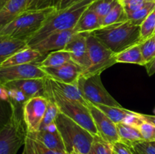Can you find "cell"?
<instances>
[{"instance_id": "1", "label": "cell", "mask_w": 155, "mask_h": 154, "mask_svg": "<svg viewBox=\"0 0 155 154\" xmlns=\"http://www.w3.org/2000/svg\"><path fill=\"white\" fill-rule=\"evenodd\" d=\"M95 0H81L64 9H55L46 19L42 28L27 42L30 47L39 43L48 35L75 27L83 12Z\"/></svg>"}, {"instance_id": "2", "label": "cell", "mask_w": 155, "mask_h": 154, "mask_svg": "<svg viewBox=\"0 0 155 154\" xmlns=\"http://www.w3.org/2000/svg\"><path fill=\"white\" fill-rule=\"evenodd\" d=\"M115 54L142 42L140 26L130 21L101 27L90 33Z\"/></svg>"}, {"instance_id": "3", "label": "cell", "mask_w": 155, "mask_h": 154, "mask_svg": "<svg viewBox=\"0 0 155 154\" xmlns=\"http://www.w3.org/2000/svg\"><path fill=\"white\" fill-rule=\"evenodd\" d=\"M55 125L63 140L67 153L78 152L89 154L95 136L61 113H59L56 118Z\"/></svg>"}, {"instance_id": "4", "label": "cell", "mask_w": 155, "mask_h": 154, "mask_svg": "<svg viewBox=\"0 0 155 154\" xmlns=\"http://www.w3.org/2000/svg\"><path fill=\"white\" fill-rule=\"evenodd\" d=\"M56 8L26 10L0 30V35L28 42Z\"/></svg>"}, {"instance_id": "5", "label": "cell", "mask_w": 155, "mask_h": 154, "mask_svg": "<svg viewBox=\"0 0 155 154\" xmlns=\"http://www.w3.org/2000/svg\"><path fill=\"white\" fill-rule=\"evenodd\" d=\"M45 98L51 100L57 105L60 113L75 121L92 135L98 136V131L87 106L78 101L69 99L61 95L50 85L47 76L45 78Z\"/></svg>"}, {"instance_id": "6", "label": "cell", "mask_w": 155, "mask_h": 154, "mask_svg": "<svg viewBox=\"0 0 155 154\" xmlns=\"http://www.w3.org/2000/svg\"><path fill=\"white\" fill-rule=\"evenodd\" d=\"M12 113L8 122L0 128V154H17L24 145L27 128L20 110L22 107L9 102Z\"/></svg>"}, {"instance_id": "7", "label": "cell", "mask_w": 155, "mask_h": 154, "mask_svg": "<svg viewBox=\"0 0 155 154\" xmlns=\"http://www.w3.org/2000/svg\"><path fill=\"white\" fill-rule=\"evenodd\" d=\"M76 85L80 89L85 100L94 105L102 104L122 107L104 88L101 82V74L90 75H81Z\"/></svg>"}, {"instance_id": "8", "label": "cell", "mask_w": 155, "mask_h": 154, "mask_svg": "<svg viewBox=\"0 0 155 154\" xmlns=\"http://www.w3.org/2000/svg\"><path fill=\"white\" fill-rule=\"evenodd\" d=\"M87 46L91 66L83 75L101 74L103 71L115 63V54L110 51L99 39L91 33L87 35Z\"/></svg>"}, {"instance_id": "9", "label": "cell", "mask_w": 155, "mask_h": 154, "mask_svg": "<svg viewBox=\"0 0 155 154\" xmlns=\"http://www.w3.org/2000/svg\"><path fill=\"white\" fill-rule=\"evenodd\" d=\"M48 104V100L44 96L30 98L24 103L22 107V116L27 132H36L40 129Z\"/></svg>"}, {"instance_id": "10", "label": "cell", "mask_w": 155, "mask_h": 154, "mask_svg": "<svg viewBox=\"0 0 155 154\" xmlns=\"http://www.w3.org/2000/svg\"><path fill=\"white\" fill-rule=\"evenodd\" d=\"M46 73L36 63L0 67V84L16 80L45 78Z\"/></svg>"}, {"instance_id": "11", "label": "cell", "mask_w": 155, "mask_h": 154, "mask_svg": "<svg viewBox=\"0 0 155 154\" xmlns=\"http://www.w3.org/2000/svg\"><path fill=\"white\" fill-rule=\"evenodd\" d=\"M87 107L98 131V136L111 145L120 141L116 124L94 104L88 102Z\"/></svg>"}, {"instance_id": "12", "label": "cell", "mask_w": 155, "mask_h": 154, "mask_svg": "<svg viewBox=\"0 0 155 154\" xmlns=\"http://www.w3.org/2000/svg\"><path fill=\"white\" fill-rule=\"evenodd\" d=\"M88 33H75L64 48L69 52L71 60L82 68L83 74L87 72L91 66L86 40Z\"/></svg>"}, {"instance_id": "13", "label": "cell", "mask_w": 155, "mask_h": 154, "mask_svg": "<svg viewBox=\"0 0 155 154\" xmlns=\"http://www.w3.org/2000/svg\"><path fill=\"white\" fill-rule=\"evenodd\" d=\"M75 33H77L74 28L64 31L56 32L48 35L43 40L31 47L38 50L45 57L50 52L63 50Z\"/></svg>"}, {"instance_id": "14", "label": "cell", "mask_w": 155, "mask_h": 154, "mask_svg": "<svg viewBox=\"0 0 155 154\" xmlns=\"http://www.w3.org/2000/svg\"><path fill=\"white\" fill-rule=\"evenodd\" d=\"M42 69L46 73L48 78L71 85H77L79 78L83 74L82 68L74 63L72 60L58 67Z\"/></svg>"}, {"instance_id": "15", "label": "cell", "mask_w": 155, "mask_h": 154, "mask_svg": "<svg viewBox=\"0 0 155 154\" xmlns=\"http://www.w3.org/2000/svg\"><path fill=\"white\" fill-rule=\"evenodd\" d=\"M8 88H16L21 91L28 99L34 97L45 96V78L27 79L16 80L3 85Z\"/></svg>"}, {"instance_id": "16", "label": "cell", "mask_w": 155, "mask_h": 154, "mask_svg": "<svg viewBox=\"0 0 155 154\" xmlns=\"http://www.w3.org/2000/svg\"><path fill=\"white\" fill-rule=\"evenodd\" d=\"M44 57L45 56L42 55L38 50L27 46L12 54L5 61L3 62L0 67L36 63L42 60Z\"/></svg>"}, {"instance_id": "17", "label": "cell", "mask_w": 155, "mask_h": 154, "mask_svg": "<svg viewBox=\"0 0 155 154\" xmlns=\"http://www.w3.org/2000/svg\"><path fill=\"white\" fill-rule=\"evenodd\" d=\"M27 134L37 140L49 149L59 152H67L63 140L58 131L51 132L47 130H39L36 132H27Z\"/></svg>"}, {"instance_id": "18", "label": "cell", "mask_w": 155, "mask_h": 154, "mask_svg": "<svg viewBox=\"0 0 155 154\" xmlns=\"http://www.w3.org/2000/svg\"><path fill=\"white\" fill-rule=\"evenodd\" d=\"M27 0H8L0 9V30L26 11Z\"/></svg>"}, {"instance_id": "19", "label": "cell", "mask_w": 155, "mask_h": 154, "mask_svg": "<svg viewBox=\"0 0 155 154\" xmlns=\"http://www.w3.org/2000/svg\"><path fill=\"white\" fill-rule=\"evenodd\" d=\"M27 46L26 41L0 35V66L12 54Z\"/></svg>"}, {"instance_id": "20", "label": "cell", "mask_w": 155, "mask_h": 154, "mask_svg": "<svg viewBox=\"0 0 155 154\" xmlns=\"http://www.w3.org/2000/svg\"><path fill=\"white\" fill-rule=\"evenodd\" d=\"M101 27V20L98 15L89 7L81 15L77 25L74 27V30L77 33H90Z\"/></svg>"}, {"instance_id": "21", "label": "cell", "mask_w": 155, "mask_h": 154, "mask_svg": "<svg viewBox=\"0 0 155 154\" xmlns=\"http://www.w3.org/2000/svg\"><path fill=\"white\" fill-rule=\"evenodd\" d=\"M120 141L133 148L136 143L144 141L140 131L136 127L124 122L116 124Z\"/></svg>"}, {"instance_id": "22", "label": "cell", "mask_w": 155, "mask_h": 154, "mask_svg": "<svg viewBox=\"0 0 155 154\" xmlns=\"http://www.w3.org/2000/svg\"><path fill=\"white\" fill-rule=\"evenodd\" d=\"M47 78H48L50 85L64 97L71 100L78 101V102L81 103L86 106L88 105V101L85 100V98H83L81 92H80V89L76 85L68 84V83L56 81L52 79L48 78V76H47Z\"/></svg>"}, {"instance_id": "23", "label": "cell", "mask_w": 155, "mask_h": 154, "mask_svg": "<svg viewBox=\"0 0 155 154\" xmlns=\"http://www.w3.org/2000/svg\"><path fill=\"white\" fill-rule=\"evenodd\" d=\"M140 44L130 47L115 54V60L117 63H134L139 66H145L146 63L142 56Z\"/></svg>"}, {"instance_id": "24", "label": "cell", "mask_w": 155, "mask_h": 154, "mask_svg": "<svg viewBox=\"0 0 155 154\" xmlns=\"http://www.w3.org/2000/svg\"><path fill=\"white\" fill-rule=\"evenodd\" d=\"M71 60L69 52L64 49L50 52L39 62H36V65L40 68L58 67Z\"/></svg>"}, {"instance_id": "25", "label": "cell", "mask_w": 155, "mask_h": 154, "mask_svg": "<svg viewBox=\"0 0 155 154\" xmlns=\"http://www.w3.org/2000/svg\"><path fill=\"white\" fill-rule=\"evenodd\" d=\"M24 146V150H25L27 154H68L67 152H59L49 149L27 134L26 136Z\"/></svg>"}, {"instance_id": "26", "label": "cell", "mask_w": 155, "mask_h": 154, "mask_svg": "<svg viewBox=\"0 0 155 154\" xmlns=\"http://www.w3.org/2000/svg\"><path fill=\"white\" fill-rule=\"evenodd\" d=\"M128 21L127 14L124 8L118 1V3L110 11L101 21V27H107L118 23L126 22Z\"/></svg>"}, {"instance_id": "27", "label": "cell", "mask_w": 155, "mask_h": 154, "mask_svg": "<svg viewBox=\"0 0 155 154\" xmlns=\"http://www.w3.org/2000/svg\"><path fill=\"white\" fill-rule=\"evenodd\" d=\"M95 106L99 108L103 113H105L115 124L124 122L126 118L132 113V111L127 110L123 107H111V106L102 105V104H96Z\"/></svg>"}, {"instance_id": "28", "label": "cell", "mask_w": 155, "mask_h": 154, "mask_svg": "<svg viewBox=\"0 0 155 154\" xmlns=\"http://www.w3.org/2000/svg\"><path fill=\"white\" fill-rule=\"evenodd\" d=\"M117 3L118 0H95L89 6V8L98 15L101 22L104 17Z\"/></svg>"}, {"instance_id": "29", "label": "cell", "mask_w": 155, "mask_h": 154, "mask_svg": "<svg viewBox=\"0 0 155 154\" xmlns=\"http://www.w3.org/2000/svg\"><path fill=\"white\" fill-rule=\"evenodd\" d=\"M155 8V1H151L145 5L144 7L133 13L127 14L128 21L137 26H140L147 17L151 14V12Z\"/></svg>"}, {"instance_id": "30", "label": "cell", "mask_w": 155, "mask_h": 154, "mask_svg": "<svg viewBox=\"0 0 155 154\" xmlns=\"http://www.w3.org/2000/svg\"><path fill=\"white\" fill-rule=\"evenodd\" d=\"M155 30V8L140 25V36L142 41L146 40L154 35Z\"/></svg>"}, {"instance_id": "31", "label": "cell", "mask_w": 155, "mask_h": 154, "mask_svg": "<svg viewBox=\"0 0 155 154\" xmlns=\"http://www.w3.org/2000/svg\"><path fill=\"white\" fill-rule=\"evenodd\" d=\"M48 99V98H47ZM48 100V107H47L46 112L44 116L43 120H42V124H41L40 129L39 130H44L49 126L51 124H54L55 122V119L57 118L58 115L60 113L58 108L57 105L53 102L51 100Z\"/></svg>"}, {"instance_id": "32", "label": "cell", "mask_w": 155, "mask_h": 154, "mask_svg": "<svg viewBox=\"0 0 155 154\" xmlns=\"http://www.w3.org/2000/svg\"><path fill=\"white\" fill-rule=\"evenodd\" d=\"M89 154H114L112 145L103 140L100 136H95Z\"/></svg>"}, {"instance_id": "33", "label": "cell", "mask_w": 155, "mask_h": 154, "mask_svg": "<svg viewBox=\"0 0 155 154\" xmlns=\"http://www.w3.org/2000/svg\"><path fill=\"white\" fill-rule=\"evenodd\" d=\"M140 47L142 56L147 64L155 57V34L141 42Z\"/></svg>"}, {"instance_id": "34", "label": "cell", "mask_w": 155, "mask_h": 154, "mask_svg": "<svg viewBox=\"0 0 155 154\" xmlns=\"http://www.w3.org/2000/svg\"><path fill=\"white\" fill-rule=\"evenodd\" d=\"M60 0H32L27 4L26 10H42L47 8L57 9Z\"/></svg>"}, {"instance_id": "35", "label": "cell", "mask_w": 155, "mask_h": 154, "mask_svg": "<svg viewBox=\"0 0 155 154\" xmlns=\"http://www.w3.org/2000/svg\"><path fill=\"white\" fill-rule=\"evenodd\" d=\"M144 141H155V125L148 121L144 120L138 125Z\"/></svg>"}, {"instance_id": "36", "label": "cell", "mask_w": 155, "mask_h": 154, "mask_svg": "<svg viewBox=\"0 0 155 154\" xmlns=\"http://www.w3.org/2000/svg\"><path fill=\"white\" fill-rule=\"evenodd\" d=\"M118 1L123 6L127 14H130L139 10L149 2L154 0H118Z\"/></svg>"}, {"instance_id": "37", "label": "cell", "mask_w": 155, "mask_h": 154, "mask_svg": "<svg viewBox=\"0 0 155 154\" xmlns=\"http://www.w3.org/2000/svg\"><path fill=\"white\" fill-rule=\"evenodd\" d=\"M9 95V102L13 103L19 107H23L24 103L28 100L26 95L21 91L16 88H8Z\"/></svg>"}, {"instance_id": "38", "label": "cell", "mask_w": 155, "mask_h": 154, "mask_svg": "<svg viewBox=\"0 0 155 154\" xmlns=\"http://www.w3.org/2000/svg\"><path fill=\"white\" fill-rule=\"evenodd\" d=\"M136 154H155V141H142L133 147Z\"/></svg>"}, {"instance_id": "39", "label": "cell", "mask_w": 155, "mask_h": 154, "mask_svg": "<svg viewBox=\"0 0 155 154\" xmlns=\"http://www.w3.org/2000/svg\"><path fill=\"white\" fill-rule=\"evenodd\" d=\"M8 107H10L8 102L0 100V128L4 126L10 119L12 110L9 111Z\"/></svg>"}, {"instance_id": "40", "label": "cell", "mask_w": 155, "mask_h": 154, "mask_svg": "<svg viewBox=\"0 0 155 154\" xmlns=\"http://www.w3.org/2000/svg\"><path fill=\"white\" fill-rule=\"evenodd\" d=\"M114 154H136L134 149L121 141H117L112 145Z\"/></svg>"}, {"instance_id": "41", "label": "cell", "mask_w": 155, "mask_h": 154, "mask_svg": "<svg viewBox=\"0 0 155 154\" xmlns=\"http://www.w3.org/2000/svg\"><path fill=\"white\" fill-rule=\"evenodd\" d=\"M80 1H81V0H60V2H59L57 9L60 10V9L66 8L73 5L74 4Z\"/></svg>"}, {"instance_id": "42", "label": "cell", "mask_w": 155, "mask_h": 154, "mask_svg": "<svg viewBox=\"0 0 155 154\" xmlns=\"http://www.w3.org/2000/svg\"><path fill=\"white\" fill-rule=\"evenodd\" d=\"M0 100L4 101H9V95L7 88L0 84Z\"/></svg>"}, {"instance_id": "43", "label": "cell", "mask_w": 155, "mask_h": 154, "mask_svg": "<svg viewBox=\"0 0 155 154\" xmlns=\"http://www.w3.org/2000/svg\"><path fill=\"white\" fill-rule=\"evenodd\" d=\"M145 68H146L147 73L149 76L154 75L155 73V57L150 62H148L146 65H145Z\"/></svg>"}, {"instance_id": "44", "label": "cell", "mask_w": 155, "mask_h": 154, "mask_svg": "<svg viewBox=\"0 0 155 154\" xmlns=\"http://www.w3.org/2000/svg\"><path fill=\"white\" fill-rule=\"evenodd\" d=\"M141 115H142V117L143 118L144 120L148 121V122H151V123H152L153 125H155V116H152V115L142 114V113H141Z\"/></svg>"}, {"instance_id": "45", "label": "cell", "mask_w": 155, "mask_h": 154, "mask_svg": "<svg viewBox=\"0 0 155 154\" xmlns=\"http://www.w3.org/2000/svg\"><path fill=\"white\" fill-rule=\"evenodd\" d=\"M8 1V0H0V9L6 4V2Z\"/></svg>"}, {"instance_id": "46", "label": "cell", "mask_w": 155, "mask_h": 154, "mask_svg": "<svg viewBox=\"0 0 155 154\" xmlns=\"http://www.w3.org/2000/svg\"><path fill=\"white\" fill-rule=\"evenodd\" d=\"M70 154H83V153H81V152H73Z\"/></svg>"}, {"instance_id": "47", "label": "cell", "mask_w": 155, "mask_h": 154, "mask_svg": "<svg viewBox=\"0 0 155 154\" xmlns=\"http://www.w3.org/2000/svg\"><path fill=\"white\" fill-rule=\"evenodd\" d=\"M22 154H27V152H25V150H24V151H23Z\"/></svg>"}, {"instance_id": "48", "label": "cell", "mask_w": 155, "mask_h": 154, "mask_svg": "<svg viewBox=\"0 0 155 154\" xmlns=\"http://www.w3.org/2000/svg\"><path fill=\"white\" fill-rule=\"evenodd\" d=\"M154 34H155V30H154Z\"/></svg>"}, {"instance_id": "49", "label": "cell", "mask_w": 155, "mask_h": 154, "mask_svg": "<svg viewBox=\"0 0 155 154\" xmlns=\"http://www.w3.org/2000/svg\"><path fill=\"white\" fill-rule=\"evenodd\" d=\"M154 1H155V0H154Z\"/></svg>"}, {"instance_id": "50", "label": "cell", "mask_w": 155, "mask_h": 154, "mask_svg": "<svg viewBox=\"0 0 155 154\" xmlns=\"http://www.w3.org/2000/svg\"><path fill=\"white\" fill-rule=\"evenodd\" d=\"M154 111H155V110H154Z\"/></svg>"}, {"instance_id": "51", "label": "cell", "mask_w": 155, "mask_h": 154, "mask_svg": "<svg viewBox=\"0 0 155 154\" xmlns=\"http://www.w3.org/2000/svg\"></svg>"}]
</instances>
